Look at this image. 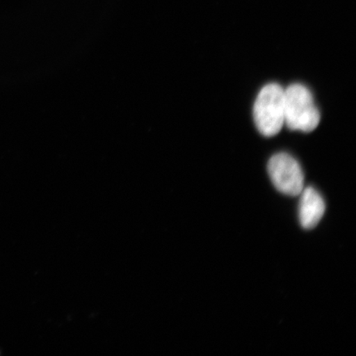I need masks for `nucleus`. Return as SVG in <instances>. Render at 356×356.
<instances>
[{
    "label": "nucleus",
    "instance_id": "7ed1b4c3",
    "mask_svg": "<svg viewBox=\"0 0 356 356\" xmlns=\"http://www.w3.org/2000/svg\"><path fill=\"white\" fill-rule=\"evenodd\" d=\"M267 168L271 181L280 193L296 197L304 190V173L300 163L291 155L275 154L269 160Z\"/></svg>",
    "mask_w": 356,
    "mask_h": 356
},
{
    "label": "nucleus",
    "instance_id": "f257e3e1",
    "mask_svg": "<svg viewBox=\"0 0 356 356\" xmlns=\"http://www.w3.org/2000/svg\"><path fill=\"white\" fill-rule=\"evenodd\" d=\"M319 111L308 88L293 83L284 89V124L292 131L311 132L320 122Z\"/></svg>",
    "mask_w": 356,
    "mask_h": 356
},
{
    "label": "nucleus",
    "instance_id": "f03ea898",
    "mask_svg": "<svg viewBox=\"0 0 356 356\" xmlns=\"http://www.w3.org/2000/svg\"><path fill=\"white\" fill-rule=\"evenodd\" d=\"M253 118L258 131L274 136L284 124V89L280 84H266L261 89L253 106Z\"/></svg>",
    "mask_w": 356,
    "mask_h": 356
},
{
    "label": "nucleus",
    "instance_id": "20e7f679",
    "mask_svg": "<svg viewBox=\"0 0 356 356\" xmlns=\"http://www.w3.org/2000/svg\"><path fill=\"white\" fill-rule=\"evenodd\" d=\"M300 203V221L302 228L312 229L318 225L324 215L326 206L317 191L307 188L302 191Z\"/></svg>",
    "mask_w": 356,
    "mask_h": 356
}]
</instances>
